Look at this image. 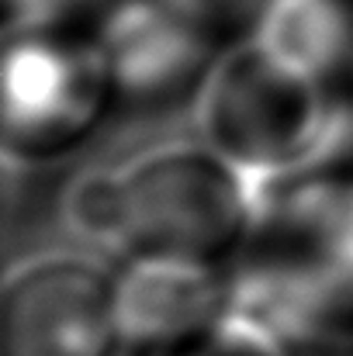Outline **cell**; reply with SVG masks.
<instances>
[{"label":"cell","instance_id":"7a4b0ae2","mask_svg":"<svg viewBox=\"0 0 353 356\" xmlns=\"http://www.w3.org/2000/svg\"><path fill=\"white\" fill-rule=\"evenodd\" d=\"M70 218L118 259L177 256L229 266L253 218V191L205 142L166 145L84 177L70 191Z\"/></svg>","mask_w":353,"mask_h":356},{"label":"cell","instance_id":"30bf717a","mask_svg":"<svg viewBox=\"0 0 353 356\" xmlns=\"http://www.w3.org/2000/svg\"><path fill=\"white\" fill-rule=\"evenodd\" d=\"M108 0H3L7 31L10 28H49V24H84L97 17Z\"/></svg>","mask_w":353,"mask_h":356},{"label":"cell","instance_id":"8fae6325","mask_svg":"<svg viewBox=\"0 0 353 356\" xmlns=\"http://www.w3.org/2000/svg\"><path fill=\"white\" fill-rule=\"evenodd\" d=\"M184 10H191L194 17H201L205 24H212L219 35H226L229 42H242L263 7V0H173Z\"/></svg>","mask_w":353,"mask_h":356},{"label":"cell","instance_id":"6da1fadb","mask_svg":"<svg viewBox=\"0 0 353 356\" xmlns=\"http://www.w3.org/2000/svg\"><path fill=\"white\" fill-rule=\"evenodd\" d=\"M229 280L298 356H353V170L256 187Z\"/></svg>","mask_w":353,"mask_h":356},{"label":"cell","instance_id":"9c48e42d","mask_svg":"<svg viewBox=\"0 0 353 356\" xmlns=\"http://www.w3.org/2000/svg\"><path fill=\"white\" fill-rule=\"evenodd\" d=\"M146 356H298L291 346H284L267 325L256 318L229 308L222 318L205 325L194 336H184L170 346H159Z\"/></svg>","mask_w":353,"mask_h":356},{"label":"cell","instance_id":"3957f363","mask_svg":"<svg viewBox=\"0 0 353 356\" xmlns=\"http://www.w3.org/2000/svg\"><path fill=\"white\" fill-rule=\"evenodd\" d=\"M198 128L249 191L353 170V90L274 63L249 38L235 42L208 76Z\"/></svg>","mask_w":353,"mask_h":356},{"label":"cell","instance_id":"8992f818","mask_svg":"<svg viewBox=\"0 0 353 356\" xmlns=\"http://www.w3.org/2000/svg\"><path fill=\"white\" fill-rule=\"evenodd\" d=\"M111 273L73 256L21 266L0 301V356H118Z\"/></svg>","mask_w":353,"mask_h":356},{"label":"cell","instance_id":"5b68a950","mask_svg":"<svg viewBox=\"0 0 353 356\" xmlns=\"http://www.w3.org/2000/svg\"><path fill=\"white\" fill-rule=\"evenodd\" d=\"M91 28L108 59L118 104L139 111L201 97L219 59L233 49L226 35L173 0H108Z\"/></svg>","mask_w":353,"mask_h":356},{"label":"cell","instance_id":"277c9868","mask_svg":"<svg viewBox=\"0 0 353 356\" xmlns=\"http://www.w3.org/2000/svg\"><path fill=\"white\" fill-rule=\"evenodd\" d=\"M118 104L94 28H10L3 45L0 142L7 163L42 166L77 152Z\"/></svg>","mask_w":353,"mask_h":356},{"label":"cell","instance_id":"ba28073f","mask_svg":"<svg viewBox=\"0 0 353 356\" xmlns=\"http://www.w3.org/2000/svg\"><path fill=\"white\" fill-rule=\"evenodd\" d=\"M246 38L308 80L353 90V0H263Z\"/></svg>","mask_w":353,"mask_h":356},{"label":"cell","instance_id":"52a82bcc","mask_svg":"<svg viewBox=\"0 0 353 356\" xmlns=\"http://www.w3.org/2000/svg\"><path fill=\"white\" fill-rule=\"evenodd\" d=\"M111 287L125 350L139 356L201 332L233 308L229 266L201 259L128 256L111 273Z\"/></svg>","mask_w":353,"mask_h":356}]
</instances>
